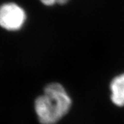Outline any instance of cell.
Returning <instances> with one entry per match:
<instances>
[{
	"label": "cell",
	"mask_w": 124,
	"mask_h": 124,
	"mask_svg": "<svg viewBox=\"0 0 124 124\" xmlns=\"http://www.w3.org/2000/svg\"><path fill=\"white\" fill-rule=\"evenodd\" d=\"M71 105V99L65 88L60 84L52 83L36 99L35 109L41 124H54L68 112Z\"/></svg>",
	"instance_id": "obj_1"
},
{
	"label": "cell",
	"mask_w": 124,
	"mask_h": 124,
	"mask_svg": "<svg viewBox=\"0 0 124 124\" xmlns=\"http://www.w3.org/2000/svg\"><path fill=\"white\" fill-rule=\"evenodd\" d=\"M26 13L22 6L13 2L0 6V26L9 31L20 30L26 21Z\"/></svg>",
	"instance_id": "obj_2"
},
{
	"label": "cell",
	"mask_w": 124,
	"mask_h": 124,
	"mask_svg": "<svg viewBox=\"0 0 124 124\" xmlns=\"http://www.w3.org/2000/svg\"><path fill=\"white\" fill-rule=\"evenodd\" d=\"M111 101L119 107L124 106V73L115 77L110 85Z\"/></svg>",
	"instance_id": "obj_3"
},
{
	"label": "cell",
	"mask_w": 124,
	"mask_h": 124,
	"mask_svg": "<svg viewBox=\"0 0 124 124\" xmlns=\"http://www.w3.org/2000/svg\"><path fill=\"white\" fill-rule=\"evenodd\" d=\"M39 1L46 6H53L56 4H66L70 0H39Z\"/></svg>",
	"instance_id": "obj_4"
}]
</instances>
